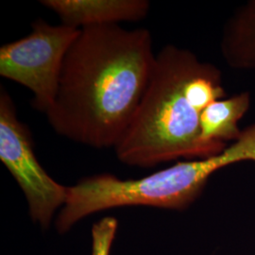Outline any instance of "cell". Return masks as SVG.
Returning <instances> with one entry per match:
<instances>
[{
  "mask_svg": "<svg viewBox=\"0 0 255 255\" xmlns=\"http://www.w3.org/2000/svg\"><path fill=\"white\" fill-rule=\"evenodd\" d=\"M80 32L38 19L27 36L1 46L0 75L32 92V107L46 114L56 99L64 59Z\"/></svg>",
  "mask_w": 255,
  "mask_h": 255,
  "instance_id": "obj_4",
  "label": "cell"
},
{
  "mask_svg": "<svg viewBox=\"0 0 255 255\" xmlns=\"http://www.w3.org/2000/svg\"><path fill=\"white\" fill-rule=\"evenodd\" d=\"M0 160L24 193L32 220L46 228L63 208L68 186L54 181L37 160L31 133L4 88L0 91Z\"/></svg>",
  "mask_w": 255,
  "mask_h": 255,
  "instance_id": "obj_5",
  "label": "cell"
},
{
  "mask_svg": "<svg viewBox=\"0 0 255 255\" xmlns=\"http://www.w3.org/2000/svg\"><path fill=\"white\" fill-rule=\"evenodd\" d=\"M118 226V220L110 217L94 224L92 229V255H110Z\"/></svg>",
  "mask_w": 255,
  "mask_h": 255,
  "instance_id": "obj_9",
  "label": "cell"
},
{
  "mask_svg": "<svg viewBox=\"0 0 255 255\" xmlns=\"http://www.w3.org/2000/svg\"><path fill=\"white\" fill-rule=\"evenodd\" d=\"M220 51L230 67L255 70V0L240 6L227 20Z\"/></svg>",
  "mask_w": 255,
  "mask_h": 255,
  "instance_id": "obj_8",
  "label": "cell"
},
{
  "mask_svg": "<svg viewBox=\"0 0 255 255\" xmlns=\"http://www.w3.org/2000/svg\"><path fill=\"white\" fill-rule=\"evenodd\" d=\"M68 27L83 28L139 22L150 9L146 0H42Z\"/></svg>",
  "mask_w": 255,
  "mask_h": 255,
  "instance_id": "obj_6",
  "label": "cell"
},
{
  "mask_svg": "<svg viewBox=\"0 0 255 255\" xmlns=\"http://www.w3.org/2000/svg\"><path fill=\"white\" fill-rule=\"evenodd\" d=\"M251 106V95L241 92L230 98L220 99L203 110L200 119L201 143L214 154L222 152L227 142H235L242 134L239 121Z\"/></svg>",
  "mask_w": 255,
  "mask_h": 255,
  "instance_id": "obj_7",
  "label": "cell"
},
{
  "mask_svg": "<svg viewBox=\"0 0 255 255\" xmlns=\"http://www.w3.org/2000/svg\"><path fill=\"white\" fill-rule=\"evenodd\" d=\"M226 98L221 71L189 49L167 45L156 55L147 88L127 130L115 146L123 164L153 167L180 158L214 154L201 141L200 119Z\"/></svg>",
  "mask_w": 255,
  "mask_h": 255,
  "instance_id": "obj_2",
  "label": "cell"
},
{
  "mask_svg": "<svg viewBox=\"0 0 255 255\" xmlns=\"http://www.w3.org/2000/svg\"><path fill=\"white\" fill-rule=\"evenodd\" d=\"M238 161L237 151L227 147L219 154L178 162L138 180H120L112 174L84 178L68 186L66 201L56 219V228L66 233L94 213L124 206L186 209L201 196L213 174Z\"/></svg>",
  "mask_w": 255,
  "mask_h": 255,
  "instance_id": "obj_3",
  "label": "cell"
},
{
  "mask_svg": "<svg viewBox=\"0 0 255 255\" xmlns=\"http://www.w3.org/2000/svg\"><path fill=\"white\" fill-rule=\"evenodd\" d=\"M156 55L146 28H81L64 59L54 103L55 132L94 148L119 144L143 99Z\"/></svg>",
  "mask_w": 255,
  "mask_h": 255,
  "instance_id": "obj_1",
  "label": "cell"
}]
</instances>
